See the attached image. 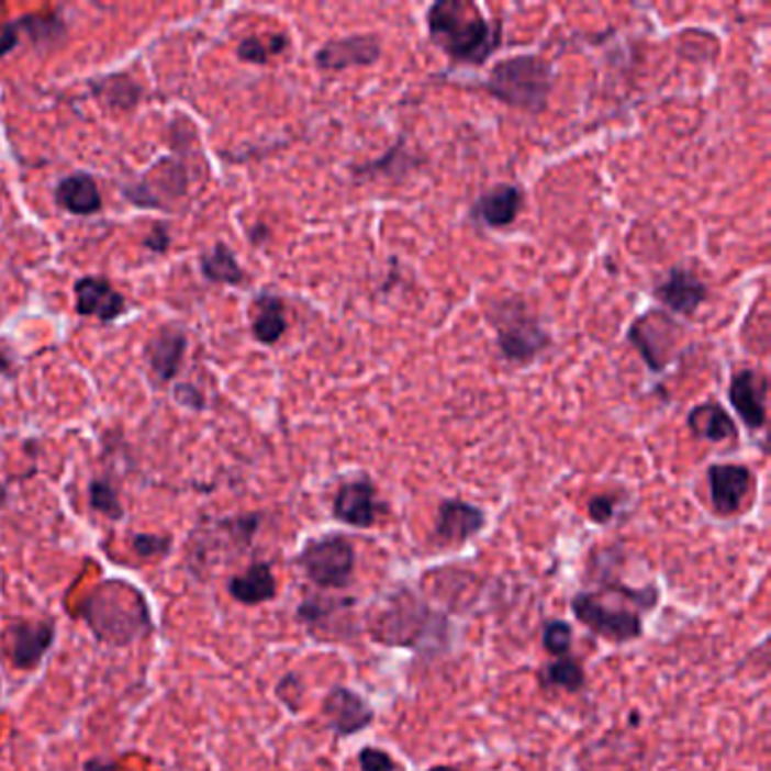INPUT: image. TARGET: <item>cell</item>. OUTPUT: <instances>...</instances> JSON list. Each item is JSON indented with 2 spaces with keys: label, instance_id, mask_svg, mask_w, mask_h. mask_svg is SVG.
<instances>
[{
  "label": "cell",
  "instance_id": "obj_1",
  "mask_svg": "<svg viewBox=\"0 0 771 771\" xmlns=\"http://www.w3.org/2000/svg\"><path fill=\"white\" fill-rule=\"evenodd\" d=\"M431 42L452 62L482 66L503 44V23L489 21L469 0H437L426 12Z\"/></svg>",
  "mask_w": 771,
  "mask_h": 771
},
{
  "label": "cell",
  "instance_id": "obj_2",
  "mask_svg": "<svg viewBox=\"0 0 771 771\" xmlns=\"http://www.w3.org/2000/svg\"><path fill=\"white\" fill-rule=\"evenodd\" d=\"M80 615L100 640L121 647L152 632V615L143 593L121 580L100 584L82 604Z\"/></svg>",
  "mask_w": 771,
  "mask_h": 771
},
{
  "label": "cell",
  "instance_id": "obj_3",
  "mask_svg": "<svg viewBox=\"0 0 771 771\" xmlns=\"http://www.w3.org/2000/svg\"><path fill=\"white\" fill-rule=\"evenodd\" d=\"M482 89L495 100L527 113H541L552 91V66L544 57L516 55L500 59Z\"/></svg>",
  "mask_w": 771,
  "mask_h": 771
},
{
  "label": "cell",
  "instance_id": "obj_4",
  "mask_svg": "<svg viewBox=\"0 0 771 771\" xmlns=\"http://www.w3.org/2000/svg\"><path fill=\"white\" fill-rule=\"evenodd\" d=\"M489 322L495 331L500 356L507 362L529 365L552 344L550 333L521 297L500 299L489 311Z\"/></svg>",
  "mask_w": 771,
  "mask_h": 771
},
{
  "label": "cell",
  "instance_id": "obj_5",
  "mask_svg": "<svg viewBox=\"0 0 771 771\" xmlns=\"http://www.w3.org/2000/svg\"><path fill=\"white\" fill-rule=\"evenodd\" d=\"M433 613L423 606L410 591L390 593L388 600L369 613V632L382 645L418 647L428 636Z\"/></svg>",
  "mask_w": 771,
  "mask_h": 771
},
{
  "label": "cell",
  "instance_id": "obj_6",
  "mask_svg": "<svg viewBox=\"0 0 771 771\" xmlns=\"http://www.w3.org/2000/svg\"><path fill=\"white\" fill-rule=\"evenodd\" d=\"M299 568L320 589H346L354 580L356 550L342 534H326L308 541L299 557Z\"/></svg>",
  "mask_w": 771,
  "mask_h": 771
},
{
  "label": "cell",
  "instance_id": "obj_7",
  "mask_svg": "<svg viewBox=\"0 0 771 771\" xmlns=\"http://www.w3.org/2000/svg\"><path fill=\"white\" fill-rule=\"evenodd\" d=\"M681 324L661 308H653V311L636 317L627 331L629 344L653 373H661L670 367L681 349Z\"/></svg>",
  "mask_w": 771,
  "mask_h": 771
},
{
  "label": "cell",
  "instance_id": "obj_8",
  "mask_svg": "<svg viewBox=\"0 0 771 771\" xmlns=\"http://www.w3.org/2000/svg\"><path fill=\"white\" fill-rule=\"evenodd\" d=\"M570 608L586 629L615 645H625L642 636V618L638 611L627 606H606L595 593H577L570 600Z\"/></svg>",
  "mask_w": 771,
  "mask_h": 771
},
{
  "label": "cell",
  "instance_id": "obj_9",
  "mask_svg": "<svg viewBox=\"0 0 771 771\" xmlns=\"http://www.w3.org/2000/svg\"><path fill=\"white\" fill-rule=\"evenodd\" d=\"M260 525V516L258 514H247V516H234V518H224L220 523H215L217 532L222 536L215 534V529H204L202 534L195 532L192 536V546L190 548V559L188 566L192 572H198V577L204 574L211 555H215L220 548H224V544H231L234 550H243L252 544L254 534L258 532Z\"/></svg>",
  "mask_w": 771,
  "mask_h": 771
},
{
  "label": "cell",
  "instance_id": "obj_10",
  "mask_svg": "<svg viewBox=\"0 0 771 771\" xmlns=\"http://www.w3.org/2000/svg\"><path fill=\"white\" fill-rule=\"evenodd\" d=\"M57 629L51 621H16L8 627L5 640L10 661L19 670H34L42 666L46 653L55 645Z\"/></svg>",
  "mask_w": 771,
  "mask_h": 771
},
{
  "label": "cell",
  "instance_id": "obj_11",
  "mask_svg": "<svg viewBox=\"0 0 771 771\" xmlns=\"http://www.w3.org/2000/svg\"><path fill=\"white\" fill-rule=\"evenodd\" d=\"M382 55V44L376 34H349L331 38L317 53L315 64L322 70H346L373 66Z\"/></svg>",
  "mask_w": 771,
  "mask_h": 771
},
{
  "label": "cell",
  "instance_id": "obj_12",
  "mask_svg": "<svg viewBox=\"0 0 771 771\" xmlns=\"http://www.w3.org/2000/svg\"><path fill=\"white\" fill-rule=\"evenodd\" d=\"M324 717L328 728L337 738H351L373 724V708L358 695V692L335 685L324 700Z\"/></svg>",
  "mask_w": 771,
  "mask_h": 771
},
{
  "label": "cell",
  "instance_id": "obj_13",
  "mask_svg": "<svg viewBox=\"0 0 771 771\" xmlns=\"http://www.w3.org/2000/svg\"><path fill=\"white\" fill-rule=\"evenodd\" d=\"M711 505L717 516H734L742 510L753 487V476L745 465H713L706 473Z\"/></svg>",
  "mask_w": 771,
  "mask_h": 771
},
{
  "label": "cell",
  "instance_id": "obj_14",
  "mask_svg": "<svg viewBox=\"0 0 771 771\" xmlns=\"http://www.w3.org/2000/svg\"><path fill=\"white\" fill-rule=\"evenodd\" d=\"M651 294L659 303H663L668 311L683 317H692L700 311V305L706 303L708 288L695 272H690V269L672 267L668 279L657 283Z\"/></svg>",
  "mask_w": 771,
  "mask_h": 771
},
{
  "label": "cell",
  "instance_id": "obj_15",
  "mask_svg": "<svg viewBox=\"0 0 771 771\" xmlns=\"http://www.w3.org/2000/svg\"><path fill=\"white\" fill-rule=\"evenodd\" d=\"M728 401L736 407L749 431H760L767 423V378L758 369H740L730 378Z\"/></svg>",
  "mask_w": 771,
  "mask_h": 771
},
{
  "label": "cell",
  "instance_id": "obj_16",
  "mask_svg": "<svg viewBox=\"0 0 771 771\" xmlns=\"http://www.w3.org/2000/svg\"><path fill=\"white\" fill-rule=\"evenodd\" d=\"M382 505L378 503L376 487L369 480L344 482L333 498V516L358 529L373 527Z\"/></svg>",
  "mask_w": 771,
  "mask_h": 771
},
{
  "label": "cell",
  "instance_id": "obj_17",
  "mask_svg": "<svg viewBox=\"0 0 771 771\" xmlns=\"http://www.w3.org/2000/svg\"><path fill=\"white\" fill-rule=\"evenodd\" d=\"M75 311L100 322H113L127 313L125 297L104 279L85 277L75 283Z\"/></svg>",
  "mask_w": 771,
  "mask_h": 771
},
{
  "label": "cell",
  "instance_id": "obj_18",
  "mask_svg": "<svg viewBox=\"0 0 771 771\" xmlns=\"http://www.w3.org/2000/svg\"><path fill=\"white\" fill-rule=\"evenodd\" d=\"M487 525V516L478 505L467 503V500H442L437 510V527L435 534L442 544H465L476 534H480Z\"/></svg>",
  "mask_w": 771,
  "mask_h": 771
},
{
  "label": "cell",
  "instance_id": "obj_19",
  "mask_svg": "<svg viewBox=\"0 0 771 771\" xmlns=\"http://www.w3.org/2000/svg\"><path fill=\"white\" fill-rule=\"evenodd\" d=\"M523 209V190L514 183H498L476 200L471 217L489 228L512 226Z\"/></svg>",
  "mask_w": 771,
  "mask_h": 771
},
{
  "label": "cell",
  "instance_id": "obj_20",
  "mask_svg": "<svg viewBox=\"0 0 771 771\" xmlns=\"http://www.w3.org/2000/svg\"><path fill=\"white\" fill-rule=\"evenodd\" d=\"M186 354V335L179 326H164L157 331L147 346H145V360L161 382L172 380L179 373L181 358Z\"/></svg>",
  "mask_w": 771,
  "mask_h": 771
},
{
  "label": "cell",
  "instance_id": "obj_21",
  "mask_svg": "<svg viewBox=\"0 0 771 771\" xmlns=\"http://www.w3.org/2000/svg\"><path fill=\"white\" fill-rule=\"evenodd\" d=\"M228 595L238 604L258 606L277 597V577L267 561H254L245 572L234 574L226 584Z\"/></svg>",
  "mask_w": 771,
  "mask_h": 771
},
{
  "label": "cell",
  "instance_id": "obj_22",
  "mask_svg": "<svg viewBox=\"0 0 771 771\" xmlns=\"http://www.w3.org/2000/svg\"><path fill=\"white\" fill-rule=\"evenodd\" d=\"M688 428L702 442L719 444L738 437V426L736 421L730 418V414L713 401L700 403L688 412Z\"/></svg>",
  "mask_w": 771,
  "mask_h": 771
},
{
  "label": "cell",
  "instance_id": "obj_23",
  "mask_svg": "<svg viewBox=\"0 0 771 771\" xmlns=\"http://www.w3.org/2000/svg\"><path fill=\"white\" fill-rule=\"evenodd\" d=\"M57 204L72 215H93L102 206L98 183L87 172H75L64 177L55 188Z\"/></svg>",
  "mask_w": 771,
  "mask_h": 771
},
{
  "label": "cell",
  "instance_id": "obj_24",
  "mask_svg": "<svg viewBox=\"0 0 771 771\" xmlns=\"http://www.w3.org/2000/svg\"><path fill=\"white\" fill-rule=\"evenodd\" d=\"M288 331L286 303L275 294H258L252 303V333L260 344H277Z\"/></svg>",
  "mask_w": 771,
  "mask_h": 771
},
{
  "label": "cell",
  "instance_id": "obj_25",
  "mask_svg": "<svg viewBox=\"0 0 771 771\" xmlns=\"http://www.w3.org/2000/svg\"><path fill=\"white\" fill-rule=\"evenodd\" d=\"M200 265H202V275L213 283H220V286L245 283V269L241 267L236 254L222 243H217L211 252H206Z\"/></svg>",
  "mask_w": 771,
  "mask_h": 771
},
{
  "label": "cell",
  "instance_id": "obj_26",
  "mask_svg": "<svg viewBox=\"0 0 771 771\" xmlns=\"http://www.w3.org/2000/svg\"><path fill=\"white\" fill-rule=\"evenodd\" d=\"M538 679H541L544 688H557V690H566V692L582 690L586 683L584 668L570 657H561V659L550 661L541 670V677Z\"/></svg>",
  "mask_w": 771,
  "mask_h": 771
},
{
  "label": "cell",
  "instance_id": "obj_27",
  "mask_svg": "<svg viewBox=\"0 0 771 771\" xmlns=\"http://www.w3.org/2000/svg\"><path fill=\"white\" fill-rule=\"evenodd\" d=\"M290 46V38L286 34H267V36H260V34H254V36H247L241 42L238 46V57L247 64H267L272 57L277 55H283Z\"/></svg>",
  "mask_w": 771,
  "mask_h": 771
},
{
  "label": "cell",
  "instance_id": "obj_28",
  "mask_svg": "<svg viewBox=\"0 0 771 771\" xmlns=\"http://www.w3.org/2000/svg\"><path fill=\"white\" fill-rule=\"evenodd\" d=\"M89 503L93 512L104 514L107 518L121 521L125 516V510L119 500V493L107 482V480H93L89 487Z\"/></svg>",
  "mask_w": 771,
  "mask_h": 771
},
{
  "label": "cell",
  "instance_id": "obj_29",
  "mask_svg": "<svg viewBox=\"0 0 771 771\" xmlns=\"http://www.w3.org/2000/svg\"><path fill=\"white\" fill-rule=\"evenodd\" d=\"M132 550L143 559H161L172 550L170 534H134Z\"/></svg>",
  "mask_w": 771,
  "mask_h": 771
},
{
  "label": "cell",
  "instance_id": "obj_30",
  "mask_svg": "<svg viewBox=\"0 0 771 771\" xmlns=\"http://www.w3.org/2000/svg\"><path fill=\"white\" fill-rule=\"evenodd\" d=\"M544 647L548 649V653H552L555 659L568 657V651L572 647V627L568 623H563V621L546 623Z\"/></svg>",
  "mask_w": 771,
  "mask_h": 771
},
{
  "label": "cell",
  "instance_id": "obj_31",
  "mask_svg": "<svg viewBox=\"0 0 771 771\" xmlns=\"http://www.w3.org/2000/svg\"><path fill=\"white\" fill-rule=\"evenodd\" d=\"M358 760H360L362 771H394L396 769L394 758L378 747H362Z\"/></svg>",
  "mask_w": 771,
  "mask_h": 771
},
{
  "label": "cell",
  "instance_id": "obj_32",
  "mask_svg": "<svg viewBox=\"0 0 771 771\" xmlns=\"http://www.w3.org/2000/svg\"><path fill=\"white\" fill-rule=\"evenodd\" d=\"M615 505H618V500L613 495H606V493L595 495L589 500V518L597 525H606L615 516Z\"/></svg>",
  "mask_w": 771,
  "mask_h": 771
},
{
  "label": "cell",
  "instance_id": "obj_33",
  "mask_svg": "<svg viewBox=\"0 0 771 771\" xmlns=\"http://www.w3.org/2000/svg\"><path fill=\"white\" fill-rule=\"evenodd\" d=\"M277 695L279 700L290 708V711H299V700L303 695V685H301V679L297 674H286L279 685H277Z\"/></svg>",
  "mask_w": 771,
  "mask_h": 771
},
{
  "label": "cell",
  "instance_id": "obj_34",
  "mask_svg": "<svg viewBox=\"0 0 771 771\" xmlns=\"http://www.w3.org/2000/svg\"><path fill=\"white\" fill-rule=\"evenodd\" d=\"M177 399H179V403H183L192 410H200L204 405L202 394L195 388H190V384H181V388H177Z\"/></svg>",
  "mask_w": 771,
  "mask_h": 771
},
{
  "label": "cell",
  "instance_id": "obj_35",
  "mask_svg": "<svg viewBox=\"0 0 771 771\" xmlns=\"http://www.w3.org/2000/svg\"><path fill=\"white\" fill-rule=\"evenodd\" d=\"M154 238H147L145 241V245L149 247V249H154V252H166L168 249V231L164 228V226H157V228H154V234H152Z\"/></svg>",
  "mask_w": 771,
  "mask_h": 771
},
{
  "label": "cell",
  "instance_id": "obj_36",
  "mask_svg": "<svg viewBox=\"0 0 771 771\" xmlns=\"http://www.w3.org/2000/svg\"><path fill=\"white\" fill-rule=\"evenodd\" d=\"M428 771H459V769L448 767V764H437V767H433V769H428Z\"/></svg>",
  "mask_w": 771,
  "mask_h": 771
}]
</instances>
